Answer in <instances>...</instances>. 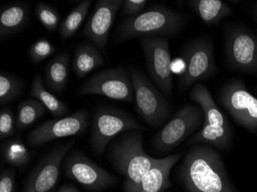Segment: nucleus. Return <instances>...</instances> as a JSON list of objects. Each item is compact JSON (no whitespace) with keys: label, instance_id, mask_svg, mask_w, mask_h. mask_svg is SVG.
Returning a JSON list of instances; mask_svg holds the SVG:
<instances>
[{"label":"nucleus","instance_id":"nucleus-1","mask_svg":"<svg viewBox=\"0 0 257 192\" xmlns=\"http://www.w3.org/2000/svg\"><path fill=\"white\" fill-rule=\"evenodd\" d=\"M179 168L180 180L188 192H236L220 154L213 147H193Z\"/></svg>","mask_w":257,"mask_h":192},{"label":"nucleus","instance_id":"nucleus-2","mask_svg":"<svg viewBox=\"0 0 257 192\" xmlns=\"http://www.w3.org/2000/svg\"><path fill=\"white\" fill-rule=\"evenodd\" d=\"M110 158L115 168L125 177V192H137L144 174L159 158L144 151L140 130H131L114 141L110 146Z\"/></svg>","mask_w":257,"mask_h":192},{"label":"nucleus","instance_id":"nucleus-3","mask_svg":"<svg viewBox=\"0 0 257 192\" xmlns=\"http://www.w3.org/2000/svg\"><path fill=\"white\" fill-rule=\"evenodd\" d=\"M186 17L178 12L155 6L143 14L124 20L117 31L119 43L138 37H161L178 34L186 23Z\"/></svg>","mask_w":257,"mask_h":192},{"label":"nucleus","instance_id":"nucleus-4","mask_svg":"<svg viewBox=\"0 0 257 192\" xmlns=\"http://www.w3.org/2000/svg\"><path fill=\"white\" fill-rule=\"evenodd\" d=\"M190 97L200 105L204 114V121L202 129L192 137L188 144H209L219 149H228L232 144V129L208 88L203 84H196L190 91Z\"/></svg>","mask_w":257,"mask_h":192},{"label":"nucleus","instance_id":"nucleus-5","mask_svg":"<svg viewBox=\"0 0 257 192\" xmlns=\"http://www.w3.org/2000/svg\"><path fill=\"white\" fill-rule=\"evenodd\" d=\"M128 73L134 85L137 113L150 126H160L170 115V104L141 72L131 68Z\"/></svg>","mask_w":257,"mask_h":192},{"label":"nucleus","instance_id":"nucleus-6","mask_svg":"<svg viewBox=\"0 0 257 192\" xmlns=\"http://www.w3.org/2000/svg\"><path fill=\"white\" fill-rule=\"evenodd\" d=\"M203 121L204 114L200 105H184L154 136V148L161 154L168 153L203 125Z\"/></svg>","mask_w":257,"mask_h":192},{"label":"nucleus","instance_id":"nucleus-7","mask_svg":"<svg viewBox=\"0 0 257 192\" xmlns=\"http://www.w3.org/2000/svg\"><path fill=\"white\" fill-rule=\"evenodd\" d=\"M218 101L236 123L257 135V99L241 79H232L221 89Z\"/></svg>","mask_w":257,"mask_h":192},{"label":"nucleus","instance_id":"nucleus-8","mask_svg":"<svg viewBox=\"0 0 257 192\" xmlns=\"http://www.w3.org/2000/svg\"><path fill=\"white\" fill-rule=\"evenodd\" d=\"M142 126L123 111L110 107L96 109L92 120L91 146L97 155H102L108 144L119 134Z\"/></svg>","mask_w":257,"mask_h":192},{"label":"nucleus","instance_id":"nucleus-9","mask_svg":"<svg viewBox=\"0 0 257 192\" xmlns=\"http://www.w3.org/2000/svg\"><path fill=\"white\" fill-rule=\"evenodd\" d=\"M79 95H102L114 100L134 102L131 75L122 66L101 71L89 78L78 90Z\"/></svg>","mask_w":257,"mask_h":192},{"label":"nucleus","instance_id":"nucleus-10","mask_svg":"<svg viewBox=\"0 0 257 192\" xmlns=\"http://www.w3.org/2000/svg\"><path fill=\"white\" fill-rule=\"evenodd\" d=\"M150 77L163 95L171 99L173 72L170 45L163 37H145L140 40Z\"/></svg>","mask_w":257,"mask_h":192},{"label":"nucleus","instance_id":"nucleus-11","mask_svg":"<svg viewBox=\"0 0 257 192\" xmlns=\"http://www.w3.org/2000/svg\"><path fill=\"white\" fill-rule=\"evenodd\" d=\"M185 69L180 88L186 89L193 84L211 77L217 71L211 40L199 38L190 42L183 50Z\"/></svg>","mask_w":257,"mask_h":192},{"label":"nucleus","instance_id":"nucleus-12","mask_svg":"<svg viewBox=\"0 0 257 192\" xmlns=\"http://www.w3.org/2000/svg\"><path fill=\"white\" fill-rule=\"evenodd\" d=\"M225 52L228 64L243 73H257V36L238 26L225 28Z\"/></svg>","mask_w":257,"mask_h":192},{"label":"nucleus","instance_id":"nucleus-13","mask_svg":"<svg viewBox=\"0 0 257 192\" xmlns=\"http://www.w3.org/2000/svg\"><path fill=\"white\" fill-rule=\"evenodd\" d=\"M65 158L66 175L89 190H103L117 182V177L79 151H73Z\"/></svg>","mask_w":257,"mask_h":192},{"label":"nucleus","instance_id":"nucleus-14","mask_svg":"<svg viewBox=\"0 0 257 192\" xmlns=\"http://www.w3.org/2000/svg\"><path fill=\"white\" fill-rule=\"evenodd\" d=\"M89 124V115L79 110L65 118L46 121L30 131L27 142L32 147H39L49 141L83 133Z\"/></svg>","mask_w":257,"mask_h":192},{"label":"nucleus","instance_id":"nucleus-15","mask_svg":"<svg viewBox=\"0 0 257 192\" xmlns=\"http://www.w3.org/2000/svg\"><path fill=\"white\" fill-rule=\"evenodd\" d=\"M74 142L64 143L44 156L29 176L23 192H50L57 183L60 164Z\"/></svg>","mask_w":257,"mask_h":192},{"label":"nucleus","instance_id":"nucleus-16","mask_svg":"<svg viewBox=\"0 0 257 192\" xmlns=\"http://www.w3.org/2000/svg\"><path fill=\"white\" fill-rule=\"evenodd\" d=\"M122 0H99L82 31V36L92 42L106 55L109 32L118 11L123 5Z\"/></svg>","mask_w":257,"mask_h":192},{"label":"nucleus","instance_id":"nucleus-17","mask_svg":"<svg viewBox=\"0 0 257 192\" xmlns=\"http://www.w3.org/2000/svg\"><path fill=\"white\" fill-rule=\"evenodd\" d=\"M182 154H172L159 161L144 174L137 192H164L171 187L170 181L172 167L178 162Z\"/></svg>","mask_w":257,"mask_h":192},{"label":"nucleus","instance_id":"nucleus-18","mask_svg":"<svg viewBox=\"0 0 257 192\" xmlns=\"http://www.w3.org/2000/svg\"><path fill=\"white\" fill-rule=\"evenodd\" d=\"M30 9L25 3H14L1 9L0 39L6 40L23 30L30 19Z\"/></svg>","mask_w":257,"mask_h":192},{"label":"nucleus","instance_id":"nucleus-19","mask_svg":"<svg viewBox=\"0 0 257 192\" xmlns=\"http://www.w3.org/2000/svg\"><path fill=\"white\" fill-rule=\"evenodd\" d=\"M105 59L95 45L83 43L76 47L73 69L79 78L84 77L92 71L103 66Z\"/></svg>","mask_w":257,"mask_h":192},{"label":"nucleus","instance_id":"nucleus-20","mask_svg":"<svg viewBox=\"0 0 257 192\" xmlns=\"http://www.w3.org/2000/svg\"><path fill=\"white\" fill-rule=\"evenodd\" d=\"M69 70V56L63 53L57 55L46 65L44 85L53 92H63L67 83Z\"/></svg>","mask_w":257,"mask_h":192},{"label":"nucleus","instance_id":"nucleus-21","mask_svg":"<svg viewBox=\"0 0 257 192\" xmlns=\"http://www.w3.org/2000/svg\"><path fill=\"white\" fill-rule=\"evenodd\" d=\"M189 5L207 25H217L223 18L232 14L229 6L221 0H192Z\"/></svg>","mask_w":257,"mask_h":192},{"label":"nucleus","instance_id":"nucleus-22","mask_svg":"<svg viewBox=\"0 0 257 192\" xmlns=\"http://www.w3.org/2000/svg\"><path fill=\"white\" fill-rule=\"evenodd\" d=\"M30 95L41 102L53 117H60L68 112V107L64 102L58 99L46 89L42 76L37 75L33 79Z\"/></svg>","mask_w":257,"mask_h":192},{"label":"nucleus","instance_id":"nucleus-23","mask_svg":"<svg viewBox=\"0 0 257 192\" xmlns=\"http://www.w3.org/2000/svg\"><path fill=\"white\" fill-rule=\"evenodd\" d=\"M44 105L37 99H27L19 104L16 127L19 130L26 129L38 121L46 112Z\"/></svg>","mask_w":257,"mask_h":192},{"label":"nucleus","instance_id":"nucleus-24","mask_svg":"<svg viewBox=\"0 0 257 192\" xmlns=\"http://www.w3.org/2000/svg\"><path fill=\"white\" fill-rule=\"evenodd\" d=\"M91 4L92 1L90 0L83 1L68 14L59 27V33L62 40H67L76 34L84 21Z\"/></svg>","mask_w":257,"mask_h":192},{"label":"nucleus","instance_id":"nucleus-25","mask_svg":"<svg viewBox=\"0 0 257 192\" xmlns=\"http://www.w3.org/2000/svg\"><path fill=\"white\" fill-rule=\"evenodd\" d=\"M2 154L6 162L17 167H24L30 159L27 146L20 139H13L4 143Z\"/></svg>","mask_w":257,"mask_h":192},{"label":"nucleus","instance_id":"nucleus-26","mask_svg":"<svg viewBox=\"0 0 257 192\" xmlns=\"http://www.w3.org/2000/svg\"><path fill=\"white\" fill-rule=\"evenodd\" d=\"M23 91V82L13 75L0 74V104L10 103L17 99Z\"/></svg>","mask_w":257,"mask_h":192},{"label":"nucleus","instance_id":"nucleus-27","mask_svg":"<svg viewBox=\"0 0 257 192\" xmlns=\"http://www.w3.org/2000/svg\"><path fill=\"white\" fill-rule=\"evenodd\" d=\"M36 17L42 25L50 32L57 30L60 21V16L54 7L48 4L40 3L36 7Z\"/></svg>","mask_w":257,"mask_h":192},{"label":"nucleus","instance_id":"nucleus-28","mask_svg":"<svg viewBox=\"0 0 257 192\" xmlns=\"http://www.w3.org/2000/svg\"><path fill=\"white\" fill-rule=\"evenodd\" d=\"M56 51V48L46 39H40L33 43L29 50V56L35 64L41 63Z\"/></svg>","mask_w":257,"mask_h":192},{"label":"nucleus","instance_id":"nucleus-29","mask_svg":"<svg viewBox=\"0 0 257 192\" xmlns=\"http://www.w3.org/2000/svg\"><path fill=\"white\" fill-rule=\"evenodd\" d=\"M15 119L10 108H4L0 112V138L1 139L14 136L15 134Z\"/></svg>","mask_w":257,"mask_h":192},{"label":"nucleus","instance_id":"nucleus-30","mask_svg":"<svg viewBox=\"0 0 257 192\" xmlns=\"http://www.w3.org/2000/svg\"><path fill=\"white\" fill-rule=\"evenodd\" d=\"M147 0H125L122 8V14L128 18L136 17L141 14L147 4Z\"/></svg>","mask_w":257,"mask_h":192},{"label":"nucleus","instance_id":"nucleus-31","mask_svg":"<svg viewBox=\"0 0 257 192\" xmlns=\"http://www.w3.org/2000/svg\"><path fill=\"white\" fill-rule=\"evenodd\" d=\"M15 171L13 169L4 170L0 175V192H14Z\"/></svg>","mask_w":257,"mask_h":192},{"label":"nucleus","instance_id":"nucleus-32","mask_svg":"<svg viewBox=\"0 0 257 192\" xmlns=\"http://www.w3.org/2000/svg\"><path fill=\"white\" fill-rule=\"evenodd\" d=\"M57 192H81L73 185H64Z\"/></svg>","mask_w":257,"mask_h":192},{"label":"nucleus","instance_id":"nucleus-33","mask_svg":"<svg viewBox=\"0 0 257 192\" xmlns=\"http://www.w3.org/2000/svg\"><path fill=\"white\" fill-rule=\"evenodd\" d=\"M255 17H256V19H257V5H256V7H255Z\"/></svg>","mask_w":257,"mask_h":192},{"label":"nucleus","instance_id":"nucleus-34","mask_svg":"<svg viewBox=\"0 0 257 192\" xmlns=\"http://www.w3.org/2000/svg\"><path fill=\"white\" fill-rule=\"evenodd\" d=\"M255 91H256V92H257V87L255 88Z\"/></svg>","mask_w":257,"mask_h":192}]
</instances>
